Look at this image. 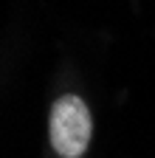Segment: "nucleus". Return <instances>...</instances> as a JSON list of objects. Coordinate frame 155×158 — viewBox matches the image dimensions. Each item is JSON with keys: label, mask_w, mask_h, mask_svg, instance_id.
Returning <instances> with one entry per match:
<instances>
[{"label": "nucleus", "mask_w": 155, "mask_h": 158, "mask_svg": "<svg viewBox=\"0 0 155 158\" xmlns=\"http://www.w3.org/2000/svg\"><path fill=\"white\" fill-rule=\"evenodd\" d=\"M48 133H51V147L62 158H82L93 133V118L88 105L73 93L59 96L51 107Z\"/></svg>", "instance_id": "nucleus-1"}]
</instances>
